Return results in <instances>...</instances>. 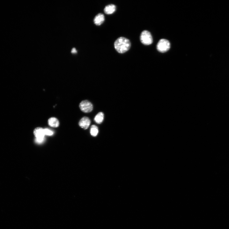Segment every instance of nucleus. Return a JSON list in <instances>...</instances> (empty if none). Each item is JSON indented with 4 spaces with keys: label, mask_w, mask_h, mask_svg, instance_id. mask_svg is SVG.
<instances>
[{
    "label": "nucleus",
    "mask_w": 229,
    "mask_h": 229,
    "mask_svg": "<svg viewBox=\"0 0 229 229\" xmlns=\"http://www.w3.org/2000/svg\"><path fill=\"white\" fill-rule=\"evenodd\" d=\"M131 47L130 41L124 37L118 38L114 43V47L117 52L123 54L128 51Z\"/></svg>",
    "instance_id": "f257e3e1"
},
{
    "label": "nucleus",
    "mask_w": 229,
    "mask_h": 229,
    "mask_svg": "<svg viewBox=\"0 0 229 229\" xmlns=\"http://www.w3.org/2000/svg\"><path fill=\"white\" fill-rule=\"evenodd\" d=\"M140 39L142 43L145 45H150L153 42L152 37L150 33L147 30H144L142 32L140 35Z\"/></svg>",
    "instance_id": "f03ea898"
},
{
    "label": "nucleus",
    "mask_w": 229,
    "mask_h": 229,
    "mask_svg": "<svg viewBox=\"0 0 229 229\" xmlns=\"http://www.w3.org/2000/svg\"><path fill=\"white\" fill-rule=\"evenodd\" d=\"M157 48L159 52L165 53L170 49V44L167 40L162 39L158 42Z\"/></svg>",
    "instance_id": "7ed1b4c3"
},
{
    "label": "nucleus",
    "mask_w": 229,
    "mask_h": 229,
    "mask_svg": "<svg viewBox=\"0 0 229 229\" xmlns=\"http://www.w3.org/2000/svg\"><path fill=\"white\" fill-rule=\"evenodd\" d=\"M34 134L36 137V143L41 144L44 142V136L45 135L44 129L41 127L36 128L34 131Z\"/></svg>",
    "instance_id": "20e7f679"
},
{
    "label": "nucleus",
    "mask_w": 229,
    "mask_h": 229,
    "mask_svg": "<svg viewBox=\"0 0 229 229\" xmlns=\"http://www.w3.org/2000/svg\"><path fill=\"white\" fill-rule=\"evenodd\" d=\"M80 108L84 113L91 112L93 109L92 103L88 100H84L81 102L79 105Z\"/></svg>",
    "instance_id": "39448f33"
},
{
    "label": "nucleus",
    "mask_w": 229,
    "mask_h": 229,
    "mask_svg": "<svg viewBox=\"0 0 229 229\" xmlns=\"http://www.w3.org/2000/svg\"><path fill=\"white\" fill-rule=\"evenodd\" d=\"M91 123V121L89 118L84 117L80 121L79 124L80 127L86 130L89 127Z\"/></svg>",
    "instance_id": "423d86ee"
},
{
    "label": "nucleus",
    "mask_w": 229,
    "mask_h": 229,
    "mask_svg": "<svg viewBox=\"0 0 229 229\" xmlns=\"http://www.w3.org/2000/svg\"><path fill=\"white\" fill-rule=\"evenodd\" d=\"M105 18L104 15L100 13L97 15L94 18V21L95 24L97 26H100L104 22Z\"/></svg>",
    "instance_id": "0eeeda50"
},
{
    "label": "nucleus",
    "mask_w": 229,
    "mask_h": 229,
    "mask_svg": "<svg viewBox=\"0 0 229 229\" xmlns=\"http://www.w3.org/2000/svg\"><path fill=\"white\" fill-rule=\"evenodd\" d=\"M48 124L49 126L52 127H57L59 125L58 120L55 117H51L48 120Z\"/></svg>",
    "instance_id": "6e6552de"
},
{
    "label": "nucleus",
    "mask_w": 229,
    "mask_h": 229,
    "mask_svg": "<svg viewBox=\"0 0 229 229\" xmlns=\"http://www.w3.org/2000/svg\"><path fill=\"white\" fill-rule=\"evenodd\" d=\"M116 10V6L113 4H110L107 5L104 9L105 13L107 14L113 13Z\"/></svg>",
    "instance_id": "1a4fd4ad"
},
{
    "label": "nucleus",
    "mask_w": 229,
    "mask_h": 229,
    "mask_svg": "<svg viewBox=\"0 0 229 229\" xmlns=\"http://www.w3.org/2000/svg\"><path fill=\"white\" fill-rule=\"evenodd\" d=\"M104 114L102 113H99L95 116L94 121L98 124H101L104 120Z\"/></svg>",
    "instance_id": "9d476101"
},
{
    "label": "nucleus",
    "mask_w": 229,
    "mask_h": 229,
    "mask_svg": "<svg viewBox=\"0 0 229 229\" xmlns=\"http://www.w3.org/2000/svg\"><path fill=\"white\" fill-rule=\"evenodd\" d=\"M90 133L91 135L92 136H96L98 133V127L95 125H92L91 128Z\"/></svg>",
    "instance_id": "9b49d317"
},
{
    "label": "nucleus",
    "mask_w": 229,
    "mask_h": 229,
    "mask_svg": "<svg viewBox=\"0 0 229 229\" xmlns=\"http://www.w3.org/2000/svg\"><path fill=\"white\" fill-rule=\"evenodd\" d=\"M44 131L46 135L51 136L54 134L53 131L48 128L44 129Z\"/></svg>",
    "instance_id": "f8f14e48"
},
{
    "label": "nucleus",
    "mask_w": 229,
    "mask_h": 229,
    "mask_svg": "<svg viewBox=\"0 0 229 229\" xmlns=\"http://www.w3.org/2000/svg\"><path fill=\"white\" fill-rule=\"evenodd\" d=\"M71 53L73 54L76 53H77V50L75 48H73L71 51Z\"/></svg>",
    "instance_id": "ddd939ff"
}]
</instances>
